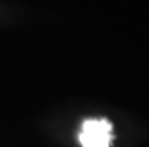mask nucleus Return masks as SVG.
<instances>
[{"instance_id": "1", "label": "nucleus", "mask_w": 149, "mask_h": 147, "mask_svg": "<svg viewBox=\"0 0 149 147\" xmlns=\"http://www.w3.org/2000/svg\"><path fill=\"white\" fill-rule=\"evenodd\" d=\"M113 125L107 119H89L81 125L78 141L83 147H110L113 141Z\"/></svg>"}]
</instances>
